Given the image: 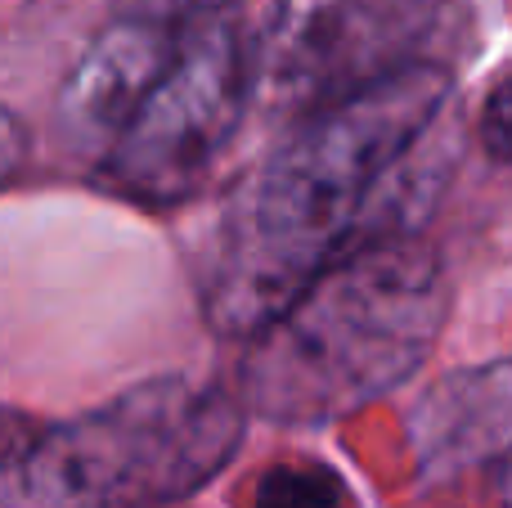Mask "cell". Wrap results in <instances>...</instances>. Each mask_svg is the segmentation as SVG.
I'll use <instances>...</instances> for the list:
<instances>
[{
	"instance_id": "52a82bcc",
	"label": "cell",
	"mask_w": 512,
	"mask_h": 508,
	"mask_svg": "<svg viewBox=\"0 0 512 508\" xmlns=\"http://www.w3.org/2000/svg\"><path fill=\"white\" fill-rule=\"evenodd\" d=\"M409 446L427 477L499 464L512 450V360L459 369L427 387L409 410Z\"/></svg>"
},
{
	"instance_id": "9c48e42d",
	"label": "cell",
	"mask_w": 512,
	"mask_h": 508,
	"mask_svg": "<svg viewBox=\"0 0 512 508\" xmlns=\"http://www.w3.org/2000/svg\"><path fill=\"white\" fill-rule=\"evenodd\" d=\"M477 140L495 162H512V77H504L486 95L477 117Z\"/></svg>"
},
{
	"instance_id": "8992f818",
	"label": "cell",
	"mask_w": 512,
	"mask_h": 508,
	"mask_svg": "<svg viewBox=\"0 0 512 508\" xmlns=\"http://www.w3.org/2000/svg\"><path fill=\"white\" fill-rule=\"evenodd\" d=\"M180 41V23L149 14H117L81 50L59 86V135L77 153L104 162L158 77L167 72Z\"/></svg>"
},
{
	"instance_id": "30bf717a",
	"label": "cell",
	"mask_w": 512,
	"mask_h": 508,
	"mask_svg": "<svg viewBox=\"0 0 512 508\" xmlns=\"http://www.w3.org/2000/svg\"><path fill=\"white\" fill-rule=\"evenodd\" d=\"M239 0H117V14H149V18H194L207 9H234Z\"/></svg>"
},
{
	"instance_id": "7c38bea8",
	"label": "cell",
	"mask_w": 512,
	"mask_h": 508,
	"mask_svg": "<svg viewBox=\"0 0 512 508\" xmlns=\"http://www.w3.org/2000/svg\"><path fill=\"white\" fill-rule=\"evenodd\" d=\"M495 486H499V500H504V508H512V450L495 464Z\"/></svg>"
},
{
	"instance_id": "6da1fadb",
	"label": "cell",
	"mask_w": 512,
	"mask_h": 508,
	"mask_svg": "<svg viewBox=\"0 0 512 508\" xmlns=\"http://www.w3.org/2000/svg\"><path fill=\"white\" fill-rule=\"evenodd\" d=\"M450 90V68L414 59L292 122L225 212L203 293L216 333H261L342 252L378 239L387 180L441 122Z\"/></svg>"
},
{
	"instance_id": "ba28073f",
	"label": "cell",
	"mask_w": 512,
	"mask_h": 508,
	"mask_svg": "<svg viewBox=\"0 0 512 508\" xmlns=\"http://www.w3.org/2000/svg\"><path fill=\"white\" fill-rule=\"evenodd\" d=\"M252 508H346V486L328 468H270Z\"/></svg>"
},
{
	"instance_id": "277c9868",
	"label": "cell",
	"mask_w": 512,
	"mask_h": 508,
	"mask_svg": "<svg viewBox=\"0 0 512 508\" xmlns=\"http://www.w3.org/2000/svg\"><path fill=\"white\" fill-rule=\"evenodd\" d=\"M252 99V41L234 9L180 18L167 72L104 158L108 185L135 203L189 198L239 135Z\"/></svg>"
},
{
	"instance_id": "7a4b0ae2",
	"label": "cell",
	"mask_w": 512,
	"mask_h": 508,
	"mask_svg": "<svg viewBox=\"0 0 512 508\" xmlns=\"http://www.w3.org/2000/svg\"><path fill=\"white\" fill-rule=\"evenodd\" d=\"M445 315L450 284L423 239H364L248 338L239 396L274 423L346 419L418 374Z\"/></svg>"
},
{
	"instance_id": "8fae6325",
	"label": "cell",
	"mask_w": 512,
	"mask_h": 508,
	"mask_svg": "<svg viewBox=\"0 0 512 508\" xmlns=\"http://www.w3.org/2000/svg\"><path fill=\"white\" fill-rule=\"evenodd\" d=\"M23 162H27V131H23V122L0 104V189L23 171Z\"/></svg>"
},
{
	"instance_id": "5b68a950",
	"label": "cell",
	"mask_w": 512,
	"mask_h": 508,
	"mask_svg": "<svg viewBox=\"0 0 512 508\" xmlns=\"http://www.w3.org/2000/svg\"><path fill=\"white\" fill-rule=\"evenodd\" d=\"M441 0H283L252 41L256 99L306 117L418 59Z\"/></svg>"
},
{
	"instance_id": "3957f363",
	"label": "cell",
	"mask_w": 512,
	"mask_h": 508,
	"mask_svg": "<svg viewBox=\"0 0 512 508\" xmlns=\"http://www.w3.org/2000/svg\"><path fill=\"white\" fill-rule=\"evenodd\" d=\"M225 387L153 378L0 455V508H153L207 486L243 437Z\"/></svg>"
}]
</instances>
